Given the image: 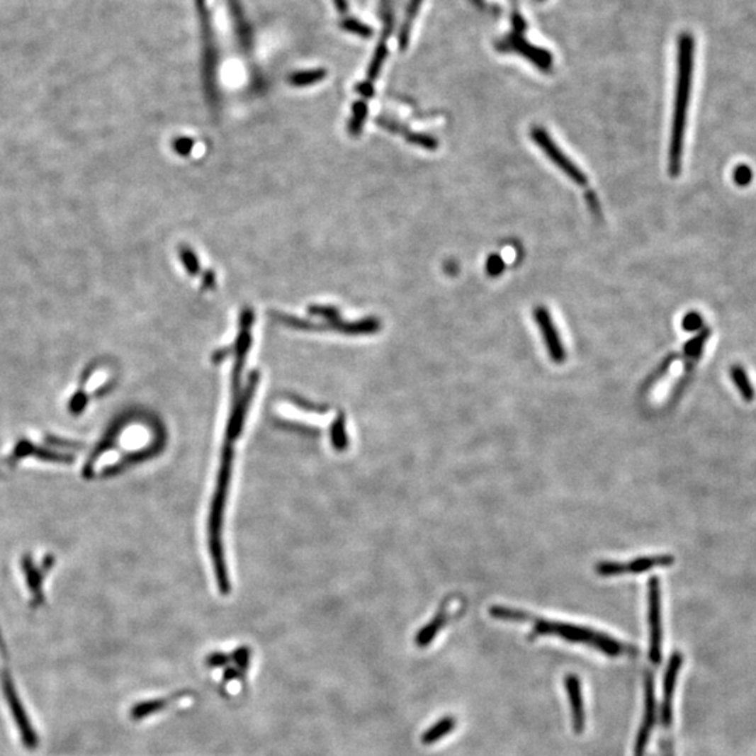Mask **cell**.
<instances>
[{
	"label": "cell",
	"mask_w": 756,
	"mask_h": 756,
	"mask_svg": "<svg viewBox=\"0 0 756 756\" xmlns=\"http://www.w3.org/2000/svg\"><path fill=\"white\" fill-rule=\"evenodd\" d=\"M694 52H695L694 37L688 33L682 34L678 41V74H677L672 129H671V140H670V152H668V171L672 178L681 174V169H682L685 128H687V117H688V107H689L691 89H692V76H694Z\"/></svg>",
	"instance_id": "1"
},
{
	"label": "cell",
	"mask_w": 756,
	"mask_h": 756,
	"mask_svg": "<svg viewBox=\"0 0 756 756\" xmlns=\"http://www.w3.org/2000/svg\"><path fill=\"white\" fill-rule=\"evenodd\" d=\"M534 633L543 635V636H558L560 639L573 641V643H584V644L598 648L599 651L611 657H616L626 650L622 643L612 639L608 635H604L601 632H597L588 628L569 625L563 622L536 619L534 622Z\"/></svg>",
	"instance_id": "2"
},
{
	"label": "cell",
	"mask_w": 756,
	"mask_h": 756,
	"mask_svg": "<svg viewBox=\"0 0 756 756\" xmlns=\"http://www.w3.org/2000/svg\"><path fill=\"white\" fill-rule=\"evenodd\" d=\"M531 137L538 145L545 156L565 174L568 175L572 181H575L577 185L584 186L588 182V178L584 171H582L563 152L562 149L555 143L552 136L542 128V126H534L531 129Z\"/></svg>",
	"instance_id": "3"
},
{
	"label": "cell",
	"mask_w": 756,
	"mask_h": 756,
	"mask_svg": "<svg viewBox=\"0 0 756 756\" xmlns=\"http://www.w3.org/2000/svg\"><path fill=\"white\" fill-rule=\"evenodd\" d=\"M648 625H650V660L661 661L662 625H661V585L657 577L648 580Z\"/></svg>",
	"instance_id": "4"
},
{
	"label": "cell",
	"mask_w": 756,
	"mask_h": 756,
	"mask_svg": "<svg viewBox=\"0 0 756 756\" xmlns=\"http://www.w3.org/2000/svg\"><path fill=\"white\" fill-rule=\"evenodd\" d=\"M674 562H675V559L671 555L644 556V558H638V559H633V560L626 562V563H621V562H599L597 565L595 570H597V573L599 576H604V577L621 576V575H625V573L638 575V573H644V572H648V570L655 569V568H668V566L674 565Z\"/></svg>",
	"instance_id": "5"
},
{
	"label": "cell",
	"mask_w": 756,
	"mask_h": 756,
	"mask_svg": "<svg viewBox=\"0 0 756 756\" xmlns=\"http://www.w3.org/2000/svg\"><path fill=\"white\" fill-rule=\"evenodd\" d=\"M534 320L536 325L541 329V335L543 338L546 350L551 356V359L555 363H563L566 360V350L563 346L562 338L559 337V332L553 324L552 315L548 311L546 307L538 305L534 308Z\"/></svg>",
	"instance_id": "6"
},
{
	"label": "cell",
	"mask_w": 756,
	"mask_h": 756,
	"mask_svg": "<svg viewBox=\"0 0 756 756\" xmlns=\"http://www.w3.org/2000/svg\"><path fill=\"white\" fill-rule=\"evenodd\" d=\"M502 48L503 50H513L514 52L523 55L524 58L528 59L531 63H534L538 69H541L543 72L551 70L552 66H553V58L548 51L526 43L525 40L520 38L517 34H514L512 38L503 41V47Z\"/></svg>",
	"instance_id": "7"
},
{
	"label": "cell",
	"mask_w": 756,
	"mask_h": 756,
	"mask_svg": "<svg viewBox=\"0 0 756 756\" xmlns=\"http://www.w3.org/2000/svg\"><path fill=\"white\" fill-rule=\"evenodd\" d=\"M654 718H655V701H654L653 677L651 674H647L645 677V713H644V721L640 728L636 747H635V756H644L645 745H647L651 728L654 726Z\"/></svg>",
	"instance_id": "8"
},
{
	"label": "cell",
	"mask_w": 756,
	"mask_h": 756,
	"mask_svg": "<svg viewBox=\"0 0 756 756\" xmlns=\"http://www.w3.org/2000/svg\"><path fill=\"white\" fill-rule=\"evenodd\" d=\"M681 664H682V655L679 653H674L670 660L668 670L665 674V681H664V701H662V713H661L664 727H670L672 721V698H674V689H675L677 677H678Z\"/></svg>",
	"instance_id": "9"
},
{
	"label": "cell",
	"mask_w": 756,
	"mask_h": 756,
	"mask_svg": "<svg viewBox=\"0 0 756 756\" xmlns=\"http://www.w3.org/2000/svg\"><path fill=\"white\" fill-rule=\"evenodd\" d=\"M568 696L570 700L572 711H573V727L576 733H582L585 727V714H584V703H582V687L577 675L569 674L565 679Z\"/></svg>",
	"instance_id": "10"
},
{
	"label": "cell",
	"mask_w": 756,
	"mask_h": 756,
	"mask_svg": "<svg viewBox=\"0 0 756 756\" xmlns=\"http://www.w3.org/2000/svg\"><path fill=\"white\" fill-rule=\"evenodd\" d=\"M447 615H448V611L446 608H441L439 611V614L430 621L429 625H426L420 632L419 635L416 636V644L419 647H426L430 644V641L434 639L439 632L443 629V626L447 624Z\"/></svg>",
	"instance_id": "11"
},
{
	"label": "cell",
	"mask_w": 756,
	"mask_h": 756,
	"mask_svg": "<svg viewBox=\"0 0 756 756\" xmlns=\"http://www.w3.org/2000/svg\"><path fill=\"white\" fill-rule=\"evenodd\" d=\"M731 378H733L737 390L743 395V398L747 402H752L755 400V390H754L752 383L748 378L747 371L741 366H733L731 367Z\"/></svg>",
	"instance_id": "12"
},
{
	"label": "cell",
	"mask_w": 756,
	"mask_h": 756,
	"mask_svg": "<svg viewBox=\"0 0 756 756\" xmlns=\"http://www.w3.org/2000/svg\"><path fill=\"white\" fill-rule=\"evenodd\" d=\"M422 3H423V0H409V3H407L405 18H404V23H402V27H401V31H400V37H398L401 50H405L407 47L409 37H410V30H412V26L414 23V20H416V16H417V13L420 10Z\"/></svg>",
	"instance_id": "13"
},
{
	"label": "cell",
	"mask_w": 756,
	"mask_h": 756,
	"mask_svg": "<svg viewBox=\"0 0 756 756\" xmlns=\"http://www.w3.org/2000/svg\"><path fill=\"white\" fill-rule=\"evenodd\" d=\"M456 727V720L453 717H446L443 720H440L439 723H436L430 730H427L423 737H422V741L423 744L426 745H430V744H434L436 741L441 740L444 735H447L448 733H451Z\"/></svg>",
	"instance_id": "14"
},
{
	"label": "cell",
	"mask_w": 756,
	"mask_h": 756,
	"mask_svg": "<svg viewBox=\"0 0 756 756\" xmlns=\"http://www.w3.org/2000/svg\"><path fill=\"white\" fill-rule=\"evenodd\" d=\"M710 337V329L706 328L703 331H700L698 335L695 338H692L685 346H684V356L691 361V363H695L700 357L701 354V350L706 345V341L709 339Z\"/></svg>",
	"instance_id": "15"
},
{
	"label": "cell",
	"mask_w": 756,
	"mask_h": 756,
	"mask_svg": "<svg viewBox=\"0 0 756 756\" xmlns=\"http://www.w3.org/2000/svg\"><path fill=\"white\" fill-rule=\"evenodd\" d=\"M387 54H388V48H387L385 41L383 40V41L378 44V47H377V50H376V54H374V57H373V62H371V64H370V67H368V73H367L368 80L373 81V80H376V79L378 77V73H380V70H381V67H383V64H384V60L387 58Z\"/></svg>",
	"instance_id": "16"
},
{
	"label": "cell",
	"mask_w": 756,
	"mask_h": 756,
	"mask_svg": "<svg viewBox=\"0 0 756 756\" xmlns=\"http://www.w3.org/2000/svg\"><path fill=\"white\" fill-rule=\"evenodd\" d=\"M327 76L324 70H310V72H300L291 76L290 81L294 86H308L312 83H317L322 80Z\"/></svg>",
	"instance_id": "17"
},
{
	"label": "cell",
	"mask_w": 756,
	"mask_h": 756,
	"mask_svg": "<svg viewBox=\"0 0 756 756\" xmlns=\"http://www.w3.org/2000/svg\"><path fill=\"white\" fill-rule=\"evenodd\" d=\"M489 614L497 619H507V621H525L529 618V615H526L523 611H517V609H510V608H506V607H492L489 609Z\"/></svg>",
	"instance_id": "18"
},
{
	"label": "cell",
	"mask_w": 756,
	"mask_h": 756,
	"mask_svg": "<svg viewBox=\"0 0 756 756\" xmlns=\"http://www.w3.org/2000/svg\"><path fill=\"white\" fill-rule=\"evenodd\" d=\"M342 27H344L345 30L350 31V33H353V34H357V35L363 37V38H368V37L373 35V30H371V27H368L367 24L361 23V21H359V20L349 18V17L345 18V20L342 21Z\"/></svg>",
	"instance_id": "19"
},
{
	"label": "cell",
	"mask_w": 756,
	"mask_h": 756,
	"mask_svg": "<svg viewBox=\"0 0 756 756\" xmlns=\"http://www.w3.org/2000/svg\"><path fill=\"white\" fill-rule=\"evenodd\" d=\"M733 179L738 186H748L754 179V171L747 164H740L733 171Z\"/></svg>",
	"instance_id": "20"
},
{
	"label": "cell",
	"mask_w": 756,
	"mask_h": 756,
	"mask_svg": "<svg viewBox=\"0 0 756 756\" xmlns=\"http://www.w3.org/2000/svg\"><path fill=\"white\" fill-rule=\"evenodd\" d=\"M506 265H504V261L500 255L497 254H493L487 258V262H486V272L490 275V276H499L503 273Z\"/></svg>",
	"instance_id": "21"
},
{
	"label": "cell",
	"mask_w": 756,
	"mask_h": 756,
	"mask_svg": "<svg viewBox=\"0 0 756 756\" xmlns=\"http://www.w3.org/2000/svg\"><path fill=\"white\" fill-rule=\"evenodd\" d=\"M703 327V317L699 312H688L682 318V328L688 332H695L701 329Z\"/></svg>",
	"instance_id": "22"
},
{
	"label": "cell",
	"mask_w": 756,
	"mask_h": 756,
	"mask_svg": "<svg viewBox=\"0 0 756 756\" xmlns=\"http://www.w3.org/2000/svg\"><path fill=\"white\" fill-rule=\"evenodd\" d=\"M367 115V108H366V104L364 103H357L354 106V118H353V122L350 125L351 128V132L353 133H357L364 122V118Z\"/></svg>",
	"instance_id": "23"
},
{
	"label": "cell",
	"mask_w": 756,
	"mask_h": 756,
	"mask_svg": "<svg viewBox=\"0 0 756 756\" xmlns=\"http://www.w3.org/2000/svg\"><path fill=\"white\" fill-rule=\"evenodd\" d=\"M229 662H230V657L223 653H213V654H209V657L206 658V664L212 668H220V667L227 665Z\"/></svg>",
	"instance_id": "24"
},
{
	"label": "cell",
	"mask_w": 756,
	"mask_h": 756,
	"mask_svg": "<svg viewBox=\"0 0 756 756\" xmlns=\"http://www.w3.org/2000/svg\"><path fill=\"white\" fill-rule=\"evenodd\" d=\"M182 259H184V264L185 266L188 268V271L191 273H196L198 272V261L195 258V255L192 254V251H188V249H182Z\"/></svg>",
	"instance_id": "25"
},
{
	"label": "cell",
	"mask_w": 756,
	"mask_h": 756,
	"mask_svg": "<svg viewBox=\"0 0 756 756\" xmlns=\"http://www.w3.org/2000/svg\"><path fill=\"white\" fill-rule=\"evenodd\" d=\"M234 658H235V661L238 662V665H239L241 668L245 670L247 665H248V660H249V651H248V648H245V647L239 648V650L234 654Z\"/></svg>",
	"instance_id": "26"
},
{
	"label": "cell",
	"mask_w": 756,
	"mask_h": 756,
	"mask_svg": "<svg viewBox=\"0 0 756 756\" xmlns=\"http://www.w3.org/2000/svg\"><path fill=\"white\" fill-rule=\"evenodd\" d=\"M585 199H587V203H588L589 209L598 216L599 212H601V209H599V203H598V201H597L595 193H592V192H587V198H585Z\"/></svg>",
	"instance_id": "27"
},
{
	"label": "cell",
	"mask_w": 756,
	"mask_h": 756,
	"mask_svg": "<svg viewBox=\"0 0 756 756\" xmlns=\"http://www.w3.org/2000/svg\"><path fill=\"white\" fill-rule=\"evenodd\" d=\"M192 147V142L189 139H181V140H176L175 143V149L178 153H188V150Z\"/></svg>",
	"instance_id": "28"
},
{
	"label": "cell",
	"mask_w": 756,
	"mask_h": 756,
	"mask_svg": "<svg viewBox=\"0 0 756 756\" xmlns=\"http://www.w3.org/2000/svg\"><path fill=\"white\" fill-rule=\"evenodd\" d=\"M334 3H335V7L338 9L339 13H342V14L348 13V10H349L348 0H334Z\"/></svg>",
	"instance_id": "29"
},
{
	"label": "cell",
	"mask_w": 756,
	"mask_h": 756,
	"mask_svg": "<svg viewBox=\"0 0 756 756\" xmlns=\"http://www.w3.org/2000/svg\"><path fill=\"white\" fill-rule=\"evenodd\" d=\"M359 91L364 96V97H371L373 96V86L371 83H363L360 87H359Z\"/></svg>",
	"instance_id": "30"
},
{
	"label": "cell",
	"mask_w": 756,
	"mask_h": 756,
	"mask_svg": "<svg viewBox=\"0 0 756 756\" xmlns=\"http://www.w3.org/2000/svg\"><path fill=\"white\" fill-rule=\"evenodd\" d=\"M390 3H391V0H381V3H380V13H383V14L385 16V14L391 10V9H390Z\"/></svg>",
	"instance_id": "31"
},
{
	"label": "cell",
	"mask_w": 756,
	"mask_h": 756,
	"mask_svg": "<svg viewBox=\"0 0 756 756\" xmlns=\"http://www.w3.org/2000/svg\"><path fill=\"white\" fill-rule=\"evenodd\" d=\"M662 750H664V756H674V754H672V748H671V745H670V744L664 743V745H662Z\"/></svg>",
	"instance_id": "32"
},
{
	"label": "cell",
	"mask_w": 756,
	"mask_h": 756,
	"mask_svg": "<svg viewBox=\"0 0 756 756\" xmlns=\"http://www.w3.org/2000/svg\"><path fill=\"white\" fill-rule=\"evenodd\" d=\"M538 1H543V0H538Z\"/></svg>",
	"instance_id": "33"
}]
</instances>
